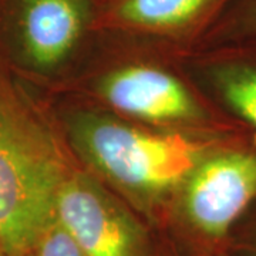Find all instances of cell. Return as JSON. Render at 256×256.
<instances>
[{
	"instance_id": "6da1fadb",
	"label": "cell",
	"mask_w": 256,
	"mask_h": 256,
	"mask_svg": "<svg viewBox=\"0 0 256 256\" xmlns=\"http://www.w3.org/2000/svg\"><path fill=\"white\" fill-rule=\"evenodd\" d=\"M67 127L82 160L144 210L181 191L196 165L224 138L236 132L205 137L156 132L92 111L76 112Z\"/></svg>"
},
{
	"instance_id": "7a4b0ae2",
	"label": "cell",
	"mask_w": 256,
	"mask_h": 256,
	"mask_svg": "<svg viewBox=\"0 0 256 256\" xmlns=\"http://www.w3.org/2000/svg\"><path fill=\"white\" fill-rule=\"evenodd\" d=\"M48 128L0 87V248L30 256L54 220L56 196L68 175Z\"/></svg>"
},
{
	"instance_id": "3957f363",
	"label": "cell",
	"mask_w": 256,
	"mask_h": 256,
	"mask_svg": "<svg viewBox=\"0 0 256 256\" xmlns=\"http://www.w3.org/2000/svg\"><path fill=\"white\" fill-rule=\"evenodd\" d=\"M180 192V215L206 256L229 255L235 229L256 204L255 140L224 138Z\"/></svg>"
},
{
	"instance_id": "277c9868",
	"label": "cell",
	"mask_w": 256,
	"mask_h": 256,
	"mask_svg": "<svg viewBox=\"0 0 256 256\" xmlns=\"http://www.w3.org/2000/svg\"><path fill=\"white\" fill-rule=\"evenodd\" d=\"M97 13V0H6L3 33L22 63L52 73L96 30Z\"/></svg>"
},
{
	"instance_id": "5b68a950",
	"label": "cell",
	"mask_w": 256,
	"mask_h": 256,
	"mask_svg": "<svg viewBox=\"0 0 256 256\" xmlns=\"http://www.w3.org/2000/svg\"><path fill=\"white\" fill-rule=\"evenodd\" d=\"M54 216L87 256H151L142 222L92 175L68 172Z\"/></svg>"
},
{
	"instance_id": "8992f818",
	"label": "cell",
	"mask_w": 256,
	"mask_h": 256,
	"mask_svg": "<svg viewBox=\"0 0 256 256\" xmlns=\"http://www.w3.org/2000/svg\"><path fill=\"white\" fill-rule=\"evenodd\" d=\"M98 92L114 110L148 122L204 126L212 118L174 74L152 64L120 66L106 74Z\"/></svg>"
},
{
	"instance_id": "52a82bcc",
	"label": "cell",
	"mask_w": 256,
	"mask_h": 256,
	"mask_svg": "<svg viewBox=\"0 0 256 256\" xmlns=\"http://www.w3.org/2000/svg\"><path fill=\"white\" fill-rule=\"evenodd\" d=\"M235 0H102L96 30L165 40L206 36Z\"/></svg>"
},
{
	"instance_id": "ba28073f",
	"label": "cell",
	"mask_w": 256,
	"mask_h": 256,
	"mask_svg": "<svg viewBox=\"0 0 256 256\" xmlns=\"http://www.w3.org/2000/svg\"><path fill=\"white\" fill-rule=\"evenodd\" d=\"M205 76L222 108L256 141V42L220 46Z\"/></svg>"
},
{
	"instance_id": "9c48e42d",
	"label": "cell",
	"mask_w": 256,
	"mask_h": 256,
	"mask_svg": "<svg viewBox=\"0 0 256 256\" xmlns=\"http://www.w3.org/2000/svg\"><path fill=\"white\" fill-rule=\"evenodd\" d=\"M206 38L216 47L256 42V0H235Z\"/></svg>"
},
{
	"instance_id": "30bf717a",
	"label": "cell",
	"mask_w": 256,
	"mask_h": 256,
	"mask_svg": "<svg viewBox=\"0 0 256 256\" xmlns=\"http://www.w3.org/2000/svg\"><path fill=\"white\" fill-rule=\"evenodd\" d=\"M30 256H87L76 244L70 234L57 222L52 220L44 229Z\"/></svg>"
},
{
	"instance_id": "8fae6325",
	"label": "cell",
	"mask_w": 256,
	"mask_h": 256,
	"mask_svg": "<svg viewBox=\"0 0 256 256\" xmlns=\"http://www.w3.org/2000/svg\"><path fill=\"white\" fill-rule=\"evenodd\" d=\"M229 255L256 256V204L235 229L230 239Z\"/></svg>"
},
{
	"instance_id": "7c38bea8",
	"label": "cell",
	"mask_w": 256,
	"mask_h": 256,
	"mask_svg": "<svg viewBox=\"0 0 256 256\" xmlns=\"http://www.w3.org/2000/svg\"><path fill=\"white\" fill-rule=\"evenodd\" d=\"M0 256H6V255H4V252L2 250V248H0Z\"/></svg>"
},
{
	"instance_id": "4fadbf2b",
	"label": "cell",
	"mask_w": 256,
	"mask_h": 256,
	"mask_svg": "<svg viewBox=\"0 0 256 256\" xmlns=\"http://www.w3.org/2000/svg\"><path fill=\"white\" fill-rule=\"evenodd\" d=\"M224 256H230V255H224Z\"/></svg>"
}]
</instances>
